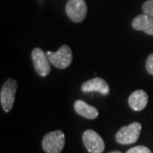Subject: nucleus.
Here are the masks:
<instances>
[{
	"label": "nucleus",
	"instance_id": "obj_1",
	"mask_svg": "<svg viewBox=\"0 0 153 153\" xmlns=\"http://www.w3.org/2000/svg\"><path fill=\"white\" fill-rule=\"evenodd\" d=\"M46 55L50 63L59 69H65L70 66L72 62V53L69 46L66 44L62 45L56 52L47 51Z\"/></svg>",
	"mask_w": 153,
	"mask_h": 153
},
{
	"label": "nucleus",
	"instance_id": "obj_2",
	"mask_svg": "<svg viewBox=\"0 0 153 153\" xmlns=\"http://www.w3.org/2000/svg\"><path fill=\"white\" fill-rule=\"evenodd\" d=\"M42 146L46 153H60L65 146V134L60 130L49 132L44 137Z\"/></svg>",
	"mask_w": 153,
	"mask_h": 153
},
{
	"label": "nucleus",
	"instance_id": "obj_3",
	"mask_svg": "<svg viewBox=\"0 0 153 153\" xmlns=\"http://www.w3.org/2000/svg\"><path fill=\"white\" fill-rule=\"evenodd\" d=\"M17 90V82L10 78L2 86L0 92V101L4 111L5 112L10 111L16 99V94Z\"/></svg>",
	"mask_w": 153,
	"mask_h": 153
},
{
	"label": "nucleus",
	"instance_id": "obj_4",
	"mask_svg": "<svg viewBox=\"0 0 153 153\" xmlns=\"http://www.w3.org/2000/svg\"><path fill=\"white\" fill-rule=\"evenodd\" d=\"M141 131V124L140 123H132L131 124L124 126L116 134L117 142L122 145H130L138 140Z\"/></svg>",
	"mask_w": 153,
	"mask_h": 153
},
{
	"label": "nucleus",
	"instance_id": "obj_5",
	"mask_svg": "<svg viewBox=\"0 0 153 153\" xmlns=\"http://www.w3.org/2000/svg\"><path fill=\"white\" fill-rule=\"evenodd\" d=\"M87 4L84 0H69L66 4V15L73 22H82L87 16Z\"/></svg>",
	"mask_w": 153,
	"mask_h": 153
},
{
	"label": "nucleus",
	"instance_id": "obj_6",
	"mask_svg": "<svg viewBox=\"0 0 153 153\" xmlns=\"http://www.w3.org/2000/svg\"><path fill=\"white\" fill-rule=\"evenodd\" d=\"M82 141L90 153H102L105 149V143L102 138L94 130L88 129L83 133Z\"/></svg>",
	"mask_w": 153,
	"mask_h": 153
},
{
	"label": "nucleus",
	"instance_id": "obj_7",
	"mask_svg": "<svg viewBox=\"0 0 153 153\" xmlns=\"http://www.w3.org/2000/svg\"><path fill=\"white\" fill-rule=\"evenodd\" d=\"M32 59L35 70L41 76H48L50 72V61L47 55L41 49L36 48L33 50Z\"/></svg>",
	"mask_w": 153,
	"mask_h": 153
},
{
	"label": "nucleus",
	"instance_id": "obj_8",
	"mask_svg": "<svg viewBox=\"0 0 153 153\" xmlns=\"http://www.w3.org/2000/svg\"><path fill=\"white\" fill-rule=\"evenodd\" d=\"M82 92H97L103 95H107L110 93V87L108 83L100 77H94L88 81L83 82L81 87Z\"/></svg>",
	"mask_w": 153,
	"mask_h": 153
},
{
	"label": "nucleus",
	"instance_id": "obj_9",
	"mask_svg": "<svg viewBox=\"0 0 153 153\" xmlns=\"http://www.w3.org/2000/svg\"><path fill=\"white\" fill-rule=\"evenodd\" d=\"M132 27L137 31H141L153 36V17L147 15H140L132 22Z\"/></svg>",
	"mask_w": 153,
	"mask_h": 153
},
{
	"label": "nucleus",
	"instance_id": "obj_10",
	"mask_svg": "<svg viewBox=\"0 0 153 153\" xmlns=\"http://www.w3.org/2000/svg\"><path fill=\"white\" fill-rule=\"evenodd\" d=\"M148 103V95L146 92L139 89L130 94L128 98V105L134 111H140L146 108Z\"/></svg>",
	"mask_w": 153,
	"mask_h": 153
},
{
	"label": "nucleus",
	"instance_id": "obj_11",
	"mask_svg": "<svg viewBox=\"0 0 153 153\" xmlns=\"http://www.w3.org/2000/svg\"><path fill=\"white\" fill-rule=\"evenodd\" d=\"M74 109L78 115L88 119H95L99 115L98 110L92 105H89L83 100H76L74 103Z\"/></svg>",
	"mask_w": 153,
	"mask_h": 153
},
{
	"label": "nucleus",
	"instance_id": "obj_12",
	"mask_svg": "<svg viewBox=\"0 0 153 153\" xmlns=\"http://www.w3.org/2000/svg\"><path fill=\"white\" fill-rule=\"evenodd\" d=\"M142 11L145 15L153 17V0H147L143 4Z\"/></svg>",
	"mask_w": 153,
	"mask_h": 153
},
{
	"label": "nucleus",
	"instance_id": "obj_13",
	"mask_svg": "<svg viewBox=\"0 0 153 153\" xmlns=\"http://www.w3.org/2000/svg\"><path fill=\"white\" fill-rule=\"evenodd\" d=\"M126 153H152V151L144 146H138L130 148Z\"/></svg>",
	"mask_w": 153,
	"mask_h": 153
},
{
	"label": "nucleus",
	"instance_id": "obj_14",
	"mask_svg": "<svg viewBox=\"0 0 153 153\" xmlns=\"http://www.w3.org/2000/svg\"><path fill=\"white\" fill-rule=\"evenodd\" d=\"M146 68L148 73L153 76V54H151L148 56L146 63Z\"/></svg>",
	"mask_w": 153,
	"mask_h": 153
},
{
	"label": "nucleus",
	"instance_id": "obj_15",
	"mask_svg": "<svg viewBox=\"0 0 153 153\" xmlns=\"http://www.w3.org/2000/svg\"><path fill=\"white\" fill-rule=\"evenodd\" d=\"M110 153H122V152H118V151H115V152H110Z\"/></svg>",
	"mask_w": 153,
	"mask_h": 153
}]
</instances>
